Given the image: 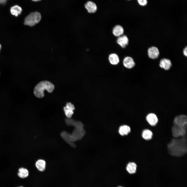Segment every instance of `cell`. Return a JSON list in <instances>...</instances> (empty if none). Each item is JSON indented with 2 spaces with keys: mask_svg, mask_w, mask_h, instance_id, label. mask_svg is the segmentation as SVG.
Instances as JSON below:
<instances>
[{
  "mask_svg": "<svg viewBox=\"0 0 187 187\" xmlns=\"http://www.w3.org/2000/svg\"></svg>",
  "mask_w": 187,
  "mask_h": 187,
  "instance_id": "f1b7e54d",
  "label": "cell"
},
{
  "mask_svg": "<svg viewBox=\"0 0 187 187\" xmlns=\"http://www.w3.org/2000/svg\"><path fill=\"white\" fill-rule=\"evenodd\" d=\"M123 63L125 67L129 69L133 68L135 65L133 59L129 56L126 57L124 58Z\"/></svg>",
  "mask_w": 187,
  "mask_h": 187,
  "instance_id": "8fae6325",
  "label": "cell"
},
{
  "mask_svg": "<svg viewBox=\"0 0 187 187\" xmlns=\"http://www.w3.org/2000/svg\"><path fill=\"white\" fill-rule=\"evenodd\" d=\"M168 153L170 155L181 157L187 153V141L185 136L179 138H174L167 145Z\"/></svg>",
  "mask_w": 187,
  "mask_h": 187,
  "instance_id": "7a4b0ae2",
  "label": "cell"
},
{
  "mask_svg": "<svg viewBox=\"0 0 187 187\" xmlns=\"http://www.w3.org/2000/svg\"><path fill=\"white\" fill-rule=\"evenodd\" d=\"M186 127L178 126L173 125L171 127V131L172 136L174 138H179L186 135Z\"/></svg>",
  "mask_w": 187,
  "mask_h": 187,
  "instance_id": "5b68a950",
  "label": "cell"
},
{
  "mask_svg": "<svg viewBox=\"0 0 187 187\" xmlns=\"http://www.w3.org/2000/svg\"><path fill=\"white\" fill-rule=\"evenodd\" d=\"M10 11L12 15L17 17L21 14L22 11V9L19 6L15 5L11 8Z\"/></svg>",
  "mask_w": 187,
  "mask_h": 187,
  "instance_id": "ffe728a7",
  "label": "cell"
},
{
  "mask_svg": "<svg viewBox=\"0 0 187 187\" xmlns=\"http://www.w3.org/2000/svg\"><path fill=\"white\" fill-rule=\"evenodd\" d=\"M22 187V186H20V187Z\"/></svg>",
  "mask_w": 187,
  "mask_h": 187,
  "instance_id": "83f0119b",
  "label": "cell"
},
{
  "mask_svg": "<svg viewBox=\"0 0 187 187\" xmlns=\"http://www.w3.org/2000/svg\"><path fill=\"white\" fill-rule=\"evenodd\" d=\"M137 1L139 4L142 6H145L147 3V0H137Z\"/></svg>",
  "mask_w": 187,
  "mask_h": 187,
  "instance_id": "7402d4cb",
  "label": "cell"
},
{
  "mask_svg": "<svg viewBox=\"0 0 187 187\" xmlns=\"http://www.w3.org/2000/svg\"><path fill=\"white\" fill-rule=\"evenodd\" d=\"M7 0H0V4H3L5 3Z\"/></svg>",
  "mask_w": 187,
  "mask_h": 187,
  "instance_id": "cb8c5ba5",
  "label": "cell"
},
{
  "mask_svg": "<svg viewBox=\"0 0 187 187\" xmlns=\"http://www.w3.org/2000/svg\"><path fill=\"white\" fill-rule=\"evenodd\" d=\"M183 54L185 56H187V48L186 46L183 49Z\"/></svg>",
  "mask_w": 187,
  "mask_h": 187,
  "instance_id": "603a6c76",
  "label": "cell"
},
{
  "mask_svg": "<svg viewBox=\"0 0 187 187\" xmlns=\"http://www.w3.org/2000/svg\"><path fill=\"white\" fill-rule=\"evenodd\" d=\"M109 60L110 63L113 65H116L119 62V57L116 54L113 53L110 55L109 57Z\"/></svg>",
  "mask_w": 187,
  "mask_h": 187,
  "instance_id": "ac0fdd59",
  "label": "cell"
},
{
  "mask_svg": "<svg viewBox=\"0 0 187 187\" xmlns=\"http://www.w3.org/2000/svg\"><path fill=\"white\" fill-rule=\"evenodd\" d=\"M137 167V165L135 163L130 162L127 164L126 169L129 173L132 174L136 172Z\"/></svg>",
  "mask_w": 187,
  "mask_h": 187,
  "instance_id": "e0dca14e",
  "label": "cell"
},
{
  "mask_svg": "<svg viewBox=\"0 0 187 187\" xmlns=\"http://www.w3.org/2000/svg\"><path fill=\"white\" fill-rule=\"evenodd\" d=\"M65 120L67 125H73L75 128L71 134L64 131L62 133L61 135L63 139L70 145L72 146H75L73 142L81 139L84 134L83 124L81 122L75 121L70 118H67Z\"/></svg>",
  "mask_w": 187,
  "mask_h": 187,
  "instance_id": "6da1fadb",
  "label": "cell"
},
{
  "mask_svg": "<svg viewBox=\"0 0 187 187\" xmlns=\"http://www.w3.org/2000/svg\"><path fill=\"white\" fill-rule=\"evenodd\" d=\"M118 187H123L120 186H118Z\"/></svg>",
  "mask_w": 187,
  "mask_h": 187,
  "instance_id": "4316f807",
  "label": "cell"
},
{
  "mask_svg": "<svg viewBox=\"0 0 187 187\" xmlns=\"http://www.w3.org/2000/svg\"><path fill=\"white\" fill-rule=\"evenodd\" d=\"M124 32L123 27L120 25H116L113 28L112 33L116 37H119L122 35Z\"/></svg>",
  "mask_w": 187,
  "mask_h": 187,
  "instance_id": "5bb4252c",
  "label": "cell"
},
{
  "mask_svg": "<svg viewBox=\"0 0 187 187\" xmlns=\"http://www.w3.org/2000/svg\"><path fill=\"white\" fill-rule=\"evenodd\" d=\"M131 130V128L129 126L123 125L119 127L118 132L121 135L124 136L128 135L130 132Z\"/></svg>",
  "mask_w": 187,
  "mask_h": 187,
  "instance_id": "2e32d148",
  "label": "cell"
},
{
  "mask_svg": "<svg viewBox=\"0 0 187 187\" xmlns=\"http://www.w3.org/2000/svg\"><path fill=\"white\" fill-rule=\"evenodd\" d=\"M1 44H0V50L1 49Z\"/></svg>",
  "mask_w": 187,
  "mask_h": 187,
  "instance_id": "484cf974",
  "label": "cell"
},
{
  "mask_svg": "<svg viewBox=\"0 0 187 187\" xmlns=\"http://www.w3.org/2000/svg\"><path fill=\"white\" fill-rule=\"evenodd\" d=\"M41 17V14L39 12H32L25 17L24 24L26 25L33 26L39 22Z\"/></svg>",
  "mask_w": 187,
  "mask_h": 187,
  "instance_id": "277c9868",
  "label": "cell"
},
{
  "mask_svg": "<svg viewBox=\"0 0 187 187\" xmlns=\"http://www.w3.org/2000/svg\"><path fill=\"white\" fill-rule=\"evenodd\" d=\"M148 54L149 58L152 59H155L158 57L159 52L157 47L152 46L148 49Z\"/></svg>",
  "mask_w": 187,
  "mask_h": 187,
  "instance_id": "ba28073f",
  "label": "cell"
},
{
  "mask_svg": "<svg viewBox=\"0 0 187 187\" xmlns=\"http://www.w3.org/2000/svg\"><path fill=\"white\" fill-rule=\"evenodd\" d=\"M172 65V64L171 61L168 59L163 58L161 59L160 61L159 66L165 70H169Z\"/></svg>",
  "mask_w": 187,
  "mask_h": 187,
  "instance_id": "30bf717a",
  "label": "cell"
},
{
  "mask_svg": "<svg viewBox=\"0 0 187 187\" xmlns=\"http://www.w3.org/2000/svg\"><path fill=\"white\" fill-rule=\"evenodd\" d=\"M32 0L33 1H34L37 2V1H41V0Z\"/></svg>",
  "mask_w": 187,
  "mask_h": 187,
  "instance_id": "d4e9b609",
  "label": "cell"
},
{
  "mask_svg": "<svg viewBox=\"0 0 187 187\" xmlns=\"http://www.w3.org/2000/svg\"><path fill=\"white\" fill-rule=\"evenodd\" d=\"M187 117L184 115H180L176 116L173 121V125L178 126L187 128Z\"/></svg>",
  "mask_w": 187,
  "mask_h": 187,
  "instance_id": "8992f818",
  "label": "cell"
},
{
  "mask_svg": "<svg viewBox=\"0 0 187 187\" xmlns=\"http://www.w3.org/2000/svg\"><path fill=\"white\" fill-rule=\"evenodd\" d=\"M141 135L143 139L146 141H149L152 139L153 134L151 130L148 129H145L142 132Z\"/></svg>",
  "mask_w": 187,
  "mask_h": 187,
  "instance_id": "9a60e30c",
  "label": "cell"
},
{
  "mask_svg": "<svg viewBox=\"0 0 187 187\" xmlns=\"http://www.w3.org/2000/svg\"><path fill=\"white\" fill-rule=\"evenodd\" d=\"M35 165L37 169L39 171H44L46 168V162L43 159H39L36 162Z\"/></svg>",
  "mask_w": 187,
  "mask_h": 187,
  "instance_id": "d6986e66",
  "label": "cell"
},
{
  "mask_svg": "<svg viewBox=\"0 0 187 187\" xmlns=\"http://www.w3.org/2000/svg\"><path fill=\"white\" fill-rule=\"evenodd\" d=\"M86 9L88 12L91 13L95 12L97 10V6L96 4L91 1L87 2L85 5Z\"/></svg>",
  "mask_w": 187,
  "mask_h": 187,
  "instance_id": "4fadbf2b",
  "label": "cell"
},
{
  "mask_svg": "<svg viewBox=\"0 0 187 187\" xmlns=\"http://www.w3.org/2000/svg\"><path fill=\"white\" fill-rule=\"evenodd\" d=\"M54 85L50 82L43 81L38 83L35 86L34 90L35 96L41 98L44 96V91L46 90L49 93L52 92L54 89Z\"/></svg>",
  "mask_w": 187,
  "mask_h": 187,
  "instance_id": "3957f363",
  "label": "cell"
},
{
  "mask_svg": "<svg viewBox=\"0 0 187 187\" xmlns=\"http://www.w3.org/2000/svg\"><path fill=\"white\" fill-rule=\"evenodd\" d=\"M75 109L74 106L70 102L67 103L66 106L64 107L65 114L68 118H71L74 113L73 110Z\"/></svg>",
  "mask_w": 187,
  "mask_h": 187,
  "instance_id": "9c48e42d",
  "label": "cell"
},
{
  "mask_svg": "<svg viewBox=\"0 0 187 187\" xmlns=\"http://www.w3.org/2000/svg\"><path fill=\"white\" fill-rule=\"evenodd\" d=\"M29 172L28 170L24 168H21L19 169L18 172L17 173L18 176L21 178H25L29 175Z\"/></svg>",
  "mask_w": 187,
  "mask_h": 187,
  "instance_id": "44dd1931",
  "label": "cell"
},
{
  "mask_svg": "<svg viewBox=\"0 0 187 187\" xmlns=\"http://www.w3.org/2000/svg\"><path fill=\"white\" fill-rule=\"evenodd\" d=\"M146 121L151 126H155L158 122V118L157 115L153 113H150L146 117Z\"/></svg>",
  "mask_w": 187,
  "mask_h": 187,
  "instance_id": "52a82bcc",
  "label": "cell"
},
{
  "mask_svg": "<svg viewBox=\"0 0 187 187\" xmlns=\"http://www.w3.org/2000/svg\"><path fill=\"white\" fill-rule=\"evenodd\" d=\"M117 42L121 47L124 48L128 45L129 40L126 35H122L118 37Z\"/></svg>",
  "mask_w": 187,
  "mask_h": 187,
  "instance_id": "7c38bea8",
  "label": "cell"
}]
</instances>
